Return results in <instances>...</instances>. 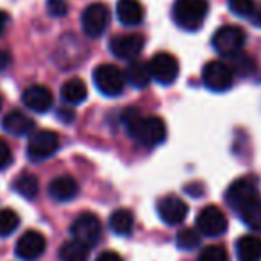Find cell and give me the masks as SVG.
Masks as SVG:
<instances>
[{
  "instance_id": "cell-23",
  "label": "cell",
  "mask_w": 261,
  "mask_h": 261,
  "mask_svg": "<svg viewBox=\"0 0 261 261\" xmlns=\"http://www.w3.org/2000/svg\"><path fill=\"white\" fill-rule=\"evenodd\" d=\"M90 249L86 243L79 242V240H70L65 242L59 249V259L61 261H88L90 257Z\"/></svg>"
},
{
  "instance_id": "cell-35",
  "label": "cell",
  "mask_w": 261,
  "mask_h": 261,
  "mask_svg": "<svg viewBox=\"0 0 261 261\" xmlns=\"http://www.w3.org/2000/svg\"><path fill=\"white\" fill-rule=\"evenodd\" d=\"M9 63H11V56H9V52H6V50L0 48V72L8 68Z\"/></svg>"
},
{
  "instance_id": "cell-29",
  "label": "cell",
  "mask_w": 261,
  "mask_h": 261,
  "mask_svg": "<svg viewBox=\"0 0 261 261\" xmlns=\"http://www.w3.org/2000/svg\"><path fill=\"white\" fill-rule=\"evenodd\" d=\"M229 9L234 13L236 16H243V18H250L256 13V4L254 0H229Z\"/></svg>"
},
{
  "instance_id": "cell-1",
  "label": "cell",
  "mask_w": 261,
  "mask_h": 261,
  "mask_svg": "<svg viewBox=\"0 0 261 261\" xmlns=\"http://www.w3.org/2000/svg\"><path fill=\"white\" fill-rule=\"evenodd\" d=\"M129 136L143 147H156L167 140V125L160 116H140L135 109L123 113Z\"/></svg>"
},
{
  "instance_id": "cell-28",
  "label": "cell",
  "mask_w": 261,
  "mask_h": 261,
  "mask_svg": "<svg viewBox=\"0 0 261 261\" xmlns=\"http://www.w3.org/2000/svg\"><path fill=\"white\" fill-rule=\"evenodd\" d=\"M197 261H229V254L222 245H207L200 250Z\"/></svg>"
},
{
  "instance_id": "cell-16",
  "label": "cell",
  "mask_w": 261,
  "mask_h": 261,
  "mask_svg": "<svg viewBox=\"0 0 261 261\" xmlns=\"http://www.w3.org/2000/svg\"><path fill=\"white\" fill-rule=\"evenodd\" d=\"M2 129L13 136H27V135H33V130L36 129V123L23 111L13 109L2 120Z\"/></svg>"
},
{
  "instance_id": "cell-27",
  "label": "cell",
  "mask_w": 261,
  "mask_h": 261,
  "mask_svg": "<svg viewBox=\"0 0 261 261\" xmlns=\"http://www.w3.org/2000/svg\"><path fill=\"white\" fill-rule=\"evenodd\" d=\"M20 225V217L16 211L9 210H0V236L4 238V236H9L18 229Z\"/></svg>"
},
{
  "instance_id": "cell-4",
  "label": "cell",
  "mask_w": 261,
  "mask_h": 261,
  "mask_svg": "<svg viewBox=\"0 0 261 261\" xmlns=\"http://www.w3.org/2000/svg\"><path fill=\"white\" fill-rule=\"evenodd\" d=\"M245 31L238 25H224L213 34V48L220 56L225 58H234L242 52L243 45H245Z\"/></svg>"
},
{
  "instance_id": "cell-31",
  "label": "cell",
  "mask_w": 261,
  "mask_h": 261,
  "mask_svg": "<svg viewBox=\"0 0 261 261\" xmlns=\"http://www.w3.org/2000/svg\"><path fill=\"white\" fill-rule=\"evenodd\" d=\"M234 68H236V72L242 73V75H249V73H252L254 68H256V61H254L250 56H240V58L236 59Z\"/></svg>"
},
{
  "instance_id": "cell-24",
  "label": "cell",
  "mask_w": 261,
  "mask_h": 261,
  "mask_svg": "<svg viewBox=\"0 0 261 261\" xmlns=\"http://www.w3.org/2000/svg\"><path fill=\"white\" fill-rule=\"evenodd\" d=\"M13 188H15V192L18 193V195H22L23 199H36L38 192H40V182H38V179L34 177L33 174H20L18 177L15 179V182H13Z\"/></svg>"
},
{
  "instance_id": "cell-20",
  "label": "cell",
  "mask_w": 261,
  "mask_h": 261,
  "mask_svg": "<svg viewBox=\"0 0 261 261\" xmlns=\"http://www.w3.org/2000/svg\"><path fill=\"white\" fill-rule=\"evenodd\" d=\"M88 97V88L83 79L79 77H72V79L65 81L61 86V98L66 106H77L84 102Z\"/></svg>"
},
{
  "instance_id": "cell-30",
  "label": "cell",
  "mask_w": 261,
  "mask_h": 261,
  "mask_svg": "<svg viewBox=\"0 0 261 261\" xmlns=\"http://www.w3.org/2000/svg\"><path fill=\"white\" fill-rule=\"evenodd\" d=\"M47 11L52 18H61L68 13V6L65 0H47Z\"/></svg>"
},
{
  "instance_id": "cell-26",
  "label": "cell",
  "mask_w": 261,
  "mask_h": 261,
  "mask_svg": "<svg viewBox=\"0 0 261 261\" xmlns=\"http://www.w3.org/2000/svg\"><path fill=\"white\" fill-rule=\"evenodd\" d=\"M175 245L179 247L181 250H193L200 245V234L197 229L186 227L181 229L175 236Z\"/></svg>"
},
{
  "instance_id": "cell-12",
  "label": "cell",
  "mask_w": 261,
  "mask_h": 261,
  "mask_svg": "<svg viewBox=\"0 0 261 261\" xmlns=\"http://www.w3.org/2000/svg\"><path fill=\"white\" fill-rule=\"evenodd\" d=\"M143 47H145V38L142 34H116L109 41V50L113 52V56H116L118 59H136L142 54Z\"/></svg>"
},
{
  "instance_id": "cell-8",
  "label": "cell",
  "mask_w": 261,
  "mask_h": 261,
  "mask_svg": "<svg viewBox=\"0 0 261 261\" xmlns=\"http://www.w3.org/2000/svg\"><path fill=\"white\" fill-rule=\"evenodd\" d=\"M257 186L252 179L242 177L231 182V186L225 192V202L232 211L240 213L245 206H249L254 199H257Z\"/></svg>"
},
{
  "instance_id": "cell-19",
  "label": "cell",
  "mask_w": 261,
  "mask_h": 261,
  "mask_svg": "<svg viewBox=\"0 0 261 261\" xmlns=\"http://www.w3.org/2000/svg\"><path fill=\"white\" fill-rule=\"evenodd\" d=\"M236 256L238 261L261 259V238L256 234H243L236 240Z\"/></svg>"
},
{
  "instance_id": "cell-38",
  "label": "cell",
  "mask_w": 261,
  "mask_h": 261,
  "mask_svg": "<svg viewBox=\"0 0 261 261\" xmlns=\"http://www.w3.org/2000/svg\"><path fill=\"white\" fill-rule=\"evenodd\" d=\"M0 109H2V95H0Z\"/></svg>"
},
{
  "instance_id": "cell-17",
  "label": "cell",
  "mask_w": 261,
  "mask_h": 261,
  "mask_svg": "<svg viewBox=\"0 0 261 261\" xmlns=\"http://www.w3.org/2000/svg\"><path fill=\"white\" fill-rule=\"evenodd\" d=\"M48 195L58 202H68L79 195V182L72 175H59L48 185Z\"/></svg>"
},
{
  "instance_id": "cell-13",
  "label": "cell",
  "mask_w": 261,
  "mask_h": 261,
  "mask_svg": "<svg viewBox=\"0 0 261 261\" xmlns=\"http://www.w3.org/2000/svg\"><path fill=\"white\" fill-rule=\"evenodd\" d=\"M47 249V240L40 231L29 229L16 242V256L23 261H34Z\"/></svg>"
},
{
  "instance_id": "cell-33",
  "label": "cell",
  "mask_w": 261,
  "mask_h": 261,
  "mask_svg": "<svg viewBox=\"0 0 261 261\" xmlns=\"http://www.w3.org/2000/svg\"><path fill=\"white\" fill-rule=\"evenodd\" d=\"M95 261H123V259L118 252H115V250H104V252L98 254Z\"/></svg>"
},
{
  "instance_id": "cell-34",
  "label": "cell",
  "mask_w": 261,
  "mask_h": 261,
  "mask_svg": "<svg viewBox=\"0 0 261 261\" xmlns=\"http://www.w3.org/2000/svg\"><path fill=\"white\" fill-rule=\"evenodd\" d=\"M58 115H59V118H61V122L70 123V122H73V116H75V113L70 109V106H65V108L59 109Z\"/></svg>"
},
{
  "instance_id": "cell-36",
  "label": "cell",
  "mask_w": 261,
  "mask_h": 261,
  "mask_svg": "<svg viewBox=\"0 0 261 261\" xmlns=\"http://www.w3.org/2000/svg\"><path fill=\"white\" fill-rule=\"evenodd\" d=\"M8 23H9V15L6 11H0V36L4 34L6 27H8Z\"/></svg>"
},
{
  "instance_id": "cell-7",
  "label": "cell",
  "mask_w": 261,
  "mask_h": 261,
  "mask_svg": "<svg viewBox=\"0 0 261 261\" xmlns=\"http://www.w3.org/2000/svg\"><path fill=\"white\" fill-rule=\"evenodd\" d=\"M234 81V70L224 61H210L202 68V83L215 93L227 91Z\"/></svg>"
},
{
  "instance_id": "cell-6",
  "label": "cell",
  "mask_w": 261,
  "mask_h": 261,
  "mask_svg": "<svg viewBox=\"0 0 261 261\" xmlns=\"http://www.w3.org/2000/svg\"><path fill=\"white\" fill-rule=\"evenodd\" d=\"M109 8L102 2H93L90 4L81 15V27H83V33L88 38L95 40V38H100L106 33L109 25Z\"/></svg>"
},
{
  "instance_id": "cell-25",
  "label": "cell",
  "mask_w": 261,
  "mask_h": 261,
  "mask_svg": "<svg viewBox=\"0 0 261 261\" xmlns=\"http://www.w3.org/2000/svg\"><path fill=\"white\" fill-rule=\"evenodd\" d=\"M238 215L247 227L252 229V231L261 232V197L254 199L252 202L243 207Z\"/></svg>"
},
{
  "instance_id": "cell-2",
  "label": "cell",
  "mask_w": 261,
  "mask_h": 261,
  "mask_svg": "<svg viewBox=\"0 0 261 261\" xmlns=\"http://www.w3.org/2000/svg\"><path fill=\"white\" fill-rule=\"evenodd\" d=\"M210 11L207 0H175L172 8V18L182 31H199Z\"/></svg>"
},
{
  "instance_id": "cell-3",
  "label": "cell",
  "mask_w": 261,
  "mask_h": 261,
  "mask_svg": "<svg viewBox=\"0 0 261 261\" xmlns=\"http://www.w3.org/2000/svg\"><path fill=\"white\" fill-rule=\"evenodd\" d=\"M93 83L106 97H118L125 86V75L116 65L102 63L93 70Z\"/></svg>"
},
{
  "instance_id": "cell-10",
  "label": "cell",
  "mask_w": 261,
  "mask_h": 261,
  "mask_svg": "<svg viewBox=\"0 0 261 261\" xmlns=\"http://www.w3.org/2000/svg\"><path fill=\"white\" fill-rule=\"evenodd\" d=\"M197 231L204 236H220L227 231V217L218 206H206L204 210H200V213L197 215Z\"/></svg>"
},
{
  "instance_id": "cell-22",
  "label": "cell",
  "mask_w": 261,
  "mask_h": 261,
  "mask_svg": "<svg viewBox=\"0 0 261 261\" xmlns=\"http://www.w3.org/2000/svg\"><path fill=\"white\" fill-rule=\"evenodd\" d=\"M109 229L118 236H129L135 229V215L130 210H116L109 217Z\"/></svg>"
},
{
  "instance_id": "cell-14",
  "label": "cell",
  "mask_w": 261,
  "mask_h": 261,
  "mask_svg": "<svg viewBox=\"0 0 261 261\" xmlns=\"http://www.w3.org/2000/svg\"><path fill=\"white\" fill-rule=\"evenodd\" d=\"M158 215L167 225H177L185 222L188 215V204L177 195H165L158 200Z\"/></svg>"
},
{
  "instance_id": "cell-15",
  "label": "cell",
  "mask_w": 261,
  "mask_h": 261,
  "mask_svg": "<svg viewBox=\"0 0 261 261\" xmlns=\"http://www.w3.org/2000/svg\"><path fill=\"white\" fill-rule=\"evenodd\" d=\"M23 106L31 109V111L36 113H47L48 109L54 104V95L48 90L47 86H41V84H34L29 86L22 95Z\"/></svg>"
},
{
  "instance_id": "cell-11",
  "label": "cell",
  "mask_w": 261,
  "mask_h": 261,
  "mask_svg": "<svg viewBox=\"0 0 261 261\" xmlns=\"http://www.w3.org/2000/svg\"><path fill=\"white\" fill-rule=\"evenodd\" d=\"M150 66V73H152V79L158 84H168L175 83L179 75V61L175 59V56L168 54V52H158L152 56L149 63Z\"/></svg>"
},
{
  "instance_id": "cell-9",
  "label": "cell",
  "mask_w": 261,
  "mask_h": 261,
  "mask_svg": "<svg viewBox=\"0 0 261 261\" xmlns=\"http://www.w3.org/2000/svg\"><path fill=\"white\" fill-rule=\"evenodd\" d=\"M70 231H72V234L75 240L86 243L88 247H93L95 243L100 240L102 224L95 213H91V211H84V213H81L75 217V220H73Z\"/></svg>"
},
{
  "instance_id": "cell-32",
  "label": "cell",
  "mask_w": 261,
  "mask_h": 261,
  "mask_svg": "<svg viewBox=\"0 0 261 261\" xmlns=\"http://www.w3.org/2000/svg\"><path fill=\"white\" fill-rule=\"evenodd\" d=\"M13 161V152L9 149V145L4 142V140L0 138V170H4L11 165Z\"/></svg>"
},
{
  "instance_id": "cell-5",
  "label": "cell",
  "mask_w": 261,
  "mask_h": 261,
  "mask_svg": "<svg viewBox=\"0 0 261 261\" xmlns=\"http://www.w3.org/2000/svg\"><path fill=\"white\" fill-rule=\"evenodd\" d=\"M59 135L50 129H41L33 133L27 143V156L33 161H43L52 158L59 150Z\"/></svg>"
},
{
  "instance_id": "cell-21",
  "label": "cell",
  "mask_w": 261,
  "mask_h": 261,
  "mask_svg": "<svg viewBox=\"0 0 261 261\" xmlns=\"http://www.w3.org/2000/svg\"><path fill=\"white\" fill-rule=\"evenodd\" d=\"M123 75H125L127 84H130L133 88H138V90L147 88V86H149V83H150V79H152L150 66L147 65V63H143V61H133L125 68Z\"/></svg>"
},
{
  "instance_id": "cell-18",
  "label": "cell",
  "mask_w": 261,
  "mask_h": 261,
  "mask_svg": "<svg viewBox=\"0 0 261 261\" xmlns=\"http://www.w3.org/2000/svg\"><path fill=\"white\" fill-rule=\"evenodd\" d=\"M116 16L125 27H136L143 22L145 11L140 0H118L116 2Z\"/></svg>"
},
{
  "instance_id": "cell-37",
  "label": "cell",
  "mask_w": 261,
  "mask_h": 261,
  "mask_svg": "<svg viewBox=\"0 0 261 261\" xmlns=\"http://www.w3.org/2000/svg\"><path fill=\"white\" fill-rule=\"evenodd\" d=\"M250 20H252L254 25H259L261 27V13H254V15L250 16Z\"/></svg>"
}]
</instances>
